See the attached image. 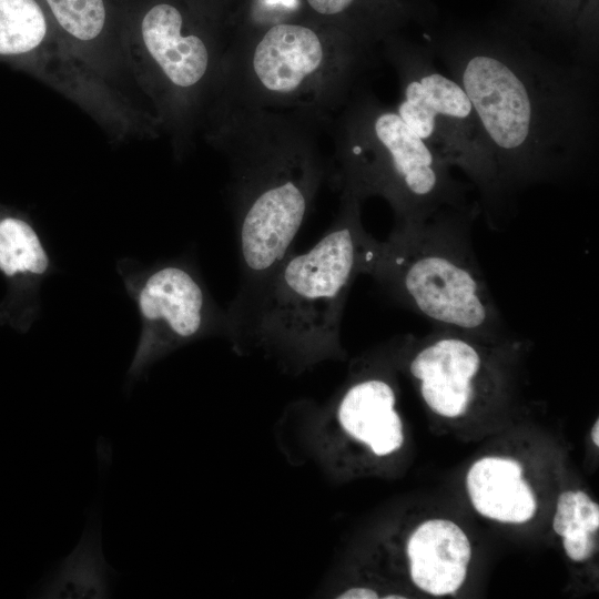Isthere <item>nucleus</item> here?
<instances>
[{"instance_id": "1", "label": "nucleus", "mask_w": 599, "mask_h": 599, "mask_svg": "<svg viewBox=\"0 0 599 599\" xmlns=\"http://www.w3.org/2000/svg\"><path fill=\"white\" fill-rule=\"evenodd\" d=\"M425 44L475 109L504 219L518 192L567 180L593 156L595 65L511 22L434 31Z\"/></svg>"}, {"instance_id": "2", "label": "nucleus", "mask_w": 599, "mask_h": 599, "mask_svg": "<svg viewBox=\"0 0 599 599\" xmlns=\"http://www.w3.org/2000/svg\"><path fill=\"white\" fill-rule=\"evenodd\" d=\"M202 128L229 165L240 268L233 308L250 300L293 251L327 165L318 125L294 113L217 97Z\"/></svg>"}, {"instance_id": "3", "label": "nucleus", "mask_w": 599, "mask_h": 599, "mask_svg": "<svg viewBox=\"0 0 599 599\" xmlns=\"http://www.w3.org/2000/svg\"><path fill=\"white\" fill-rule=\"evenodd\" d=\"M477 203L444 209L424 222L394 224L386 240L370 237L363 275L434 327L501 341L508 326L473 245Z\"/></svg>"}, {"instance_id": "4", "label": "nucleus", "mask_w": 599, "mask_h": 599, "mask_svg": "<svg viewBox=\"0 0 599 599\" xmlns=\"http://www.w3.org/2000/svg\"><path fill=\"white\" fill-rule=\"evenodd\" d=\"M370 53L308 14L241 30L226 38L217 97L328 126L361 84Z\"/></svg>"}, {"instance_id": "5", "label": "nucleus", "mask_w": 599, "mask_h": 599, "mask_svg": "<svg viewBox=\"0 0 599 599\" xmlns=\"http://www.w3.org/2000/svg\"><path fill=\"white\" fill-rule=\"evenodd\" d=\"M370 237L362 202L339 195L338 212L319 241L306 252L292 251L250 300L226 311L229 334L302 356L336 351Z\"/></svg>"}, {"instance_id": "6", "label": "nucleus", "mask_w": 599, "mask_h": 599, "mask_svg": "<svg viewBox=\"0 0 599 599\" xmlns=\"http://www.w3.org/2000/svg\"><path fill=\"white\" fill-rule=\"evenodd\" d=\"M120 9L129 72L183 152L222 85L224 24L196 0H120Z\"/></svg>"}, {"instance_id": "7", "label": "nucleus", "mask_w": 599, "mask_h": 599, "mask_svg": "<svg viewBox=\"0 0 599 599\" xmlns=\"http://www.w3.org/2000/svg\"><path fill=\"white\" fill-rule=\"evenodd\" d=\"M332 182L339 195L382 197L395 224L424 222L437 212L475 204L453 167L369 90L358 84L329 123Z\"/></svg>"}, {"instance_id": "8", "label": "nucleus", "mask_w": 599, "mask_h": 599, "mask_svg": "<svg viewBox=\"0 0 599 599\" xmlns=\"http://www.w3.org/2000/svg\"><path fill=\"white\" fill-rule=\"evenodd\" d=\"M394 68L400 98L396 112L406 125L476 189L489 225L504 223L494 167L475 109L465 90L437 65L430 49L400 33L382 43Z\"/></svg>"}, {"instance_id": "9", "label": "nucleus", "mask_w": 599, "mask_h": 599, "mask_svg": "<svg viewBox=\"0 0 599 599\" xmlns=\"http://www.w3.org/2000/svg\"><path fill=\"white\" fill-rule=\"evenodd\" d=\"M135 298L143 332L131 376L138 377L170 348L214 332H230L227 312L216 306L186 263L170 262L151 270L141 281Z\"/></svg>"}, {"instance_id": "10", "label": "nucleus", "mask_w": 599, "mask_h": 599, "mask_svg": "<svg viewBox=\"0 0 599 599\" xmlns=\"http://www.w3.org/2000/svg\"><path fill=\"white\" fill-rule=\"evenodd\" d=\"M0 59L64 92L88 109L110 105L111 94L78 65L41 0H0ZM105 112V111H104Z\"/></svg>"}, {"instance_id": "11", "label": "nucleus", "mask_w": 599, "mask_h": 599, "mask_svg": "<svg viewBox=\"0 0 599 599\" xmlns=\"http://www.w3.org/2000/svg\"><path fill=\"white\" fill-rule=\"evenodd\" d=\"M67 51L112 93L129 68L122 45L120 0H41Z\"/></svg>"}, {"instance_id": "12", "label": "nucleus", "mask_w": 599, "mask_h": 599, "mask_svg": "<svg viewBox=\"0 0 599 599\" xmlns=\"http://www.w3.org/2000/svg\"><path fill=\"white\" fill-rule=\"evenodd\" d=\"M512 24L548 45L595 65L599 0H512Z\"/></svg>"}, {"instance_id": "13", "label": "nucleus", "mask_w": 599, "mask_h": 599, "mask_svg": "<svg viewBox=\"0 0 599 599\" xmlns=\"http://www.w3.org/2000/svg\"><path fill=\"white\" fill-rule=\"evenodd\" d=\"M306 13L370 50L410 22L427 24L429 0H302Z\"/></svg>"}, {"instance_id": "14", "label": "nucleus", "mask_w": 599, "mask_h": 599, "mask_svg": "<svg viewBox=\"0 0 599 599\" xmlns=\"http://www.w3.org/2000/svg\"><path fill=\"white\" fill-rule=\"evenodd\" d=\"M414 583L435 596L454 593L464 582L471 557L465 532L453 521L423 522L407 544Z\"/></svg>"}, {"instance_id": "15", "label": "nucleus", "mask_w": 599, "mask_h": 599, "mask_svg": "<svg viewBox=\"0 0 599 599\" xmlns=\"http://www.w3.org/2000/svg\"><path fill=\"white\" fill-rule=\"evenodd\" d=\"M395 402V392L388 382L377 377L361 379L341 399L339 423L377 456L390 454L403 443L402 420L394 410Z\"/></svg>"}, {"instance_id": "16", "label": "nucleus", "mask_w": 599, "mask_h": 599, "mask_svg": "<svg viewBox=\"0 0 599 599\" xmlns=\"http://www.w3.org/2000/svg\"><path fill=\"white\" fill-rule=\"evenodd\" d=\"M49 266L48 253L32 224L21 213L0 205V272L9 283L0 318L11 323L17 318L22 294Z\"/></svg>"}, {"instance_id": "17", "label": "nucleus", "mask_w": 599, "mask_h": 599, "mask_svg": "<svg viewBox=\"0 0 599 599\" xmlns=\"http://www.w3.org/2000/svg\"><path fill=\"white\" fill-rule=\"evenodd\" d=\"M307 14L302 0H240L227 17L226 38L237 31Z\"/></svg>"}, {"instance_id": "18", "label": "nucleus", "mask_w": 599, "mask_h": 599, "mask_svg": "<svg viewBox=\"0 0 599 599\" xmlns=\"http://www.w3.org/2000/svg\"><path fill=\"white\" fill-rule=\"evenodd\" d=\"M575 493L564 491L557 501V511L554 518V530L562 536L565 529L575 522Z\"/></svg>"}, {"instance_id": "19", "label": "nucleus", "mask_w": 599, "mask_h": 599, "mask_svg": "<svg viewBox=\"0 0 599 599\" xmlns=\"http://www.w3.org/2000/svg\"><path fill=\"white\" fill-rule=\"evenodd\" d=\"M224 24L240 0H196Z\"/></svg>"}, {"instance_id": "20", "label": "nucleus", "mask_w": 599, "mask_h": 599, "mask_svg": "<svg viewBox=\"0 0 599 599\" xmlns=\"http://www.w3.org/2000/svg\"><path fill=\"white\" fill-rule=\"evenodd\" d=\"M339 599H375L378 598L376 591L369 588H351L338 596Z\"/></svg>"}, {"instance_id": "21", "label": "nucleus", "mask_w": 599, "mask_h": 599, "mask_svg": "<svg viewBox=\"0 0 599 599\" xmlns=\"http://www.w3.org/2000/svg\"><path fill=\"white\" fill-rule=\"evenodd\" d=\"M591 438L596 446H599V420L597 419L592 430H591Z\"/></svg>"}, {"instance_id": "22", "label": "nucleus", "mask_w": 599, "mask_h": 599, "mask_svg": "<svg viewBox=\"0 0 599 599\" xmlns=\"http://www.w3.org/2000/svg\"><path fill=\"white\" fill-rule=\"evenodd\" d=\"M393 598L402 599V598H405V597H402V596H386L385 597V599H393Z\"/></svg>"}]
</instances>
